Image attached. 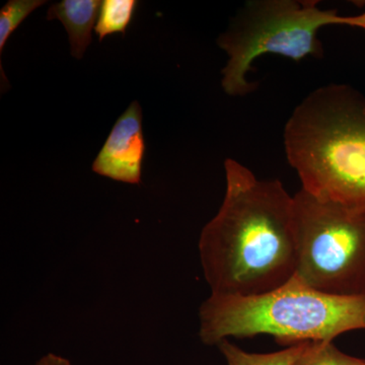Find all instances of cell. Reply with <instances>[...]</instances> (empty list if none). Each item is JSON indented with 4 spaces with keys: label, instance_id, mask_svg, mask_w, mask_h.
<instances>
[{
    "label": "cell",
    "instance_id": "6da1fadb",
    "mask_svg": "<svg viewBox=\"0 0 365 365\" xmlns=\"http://www.w3.org/2000/svg\"><path fill=\"white\" fill-rule=\"evenodd\" d=\"M225 169L222 206L199 237L204 277L211 294H267L297 273L294 196L232 158Z\"/></svg>",
    "mask_w": 365,
    "mask_h": 365
},
{
    "label": "cell",
    "instance_id": "7a4b0ae2",
    "mask_svg": "<svg viewBox=\"0 0 365 365\" xmlns=\"http://www.w3.org/2000/svg\"><path fill=\"white\" fill-rule=\"evenodd\" d=\"M302 189L319 200L365 207V95L319 86L297 105L283 132Z\"/></svg>",
    "mask_w": 365,
    "mask_h": 365
},
{
    "label": "cell",
    "instance_id": "3957f363",
    "mask_svg": "<svg viewBox=\"0 0 365 365\" xmlns=\"http://www.w3.org/2000/svg\"><path fill=\"white\" fill-rule=\"evenodd\" d=\"M357 330H365V294H324L297 276L256 297L211 294L199 307V338L208 346L263 334L294 345Z\"/></svg>",
    "mask_w": 365,
    "mask_h": 365
},
{
    "label": "cell",
    "instance_id": "277c9868",
    "mask_svg": "<svg viewBox=\"0 0 365 365\" xmlns=\"http://www.w3.org/2000/svg\"><path fill=\"white\" fill-rule=\"evenodd\" d=\"M344 21L345 16L319 9L314 0H249L217 40L228 56L222 71L223 90L232 97L256 90L247 74L262 55H279L295 62L309 56L322 58L319 31L326 26H344Z\"/></svg>",
    "mask_w": 365,
    "mask_h": 365
},
{
    "label": "cell",
    "instance_id": "5b68a950",
    "mask_svg": "<svg viewBox=\"0 0 365 365\" xmlns=\"http://www.w3.org/2000/svg\"><path fill=\"white\" fill-rule=\"evenodd\" d=\"M297 265L307 287L339 297L365 294V207L294 195Z\"/></svg>",
    "mask_w": 365,
    "mask_h": 365
},
{
    "label": "cell",
    "instance_id": "8992f818",
    "mask_svg": "<svg viewBox=\"0 0 365 365\" xmlns=\"http://www.w3.org/2000/svg\"><path fill=\"white\" fill-rule=\"evenodd\" d=\"M144 153L143 111L134 101L118 118L93 163V170L115 181L139 185Z\"/></svg>",
    "mask_w": 365,
    "mask_h": 365
},
{
    "label": "cell",
    "instance_id": "52a82bcc",
    "mask_svg": "<svg viewBox=\"0 0 365 365\" xmlns=\"http://www.w3.org/2000/svg\"><path fill=\"white\" fill-rule=\"evenodd\" d=\"M100 0H62L47 11V20H58L68 34L71 53L83 58L91 43V31L100 14Z\"/></svg>",
    "mask_w": 365,
    "mask_h": 365
},
{
    "label": "cell",
    "instance_id": "ba28073f",
    "mask_svg": "<svg viewBox=\"0 0 365 365\" xmlns=\"http://www.w3.org/2000/svg\"><path fill=\"white\" fill-rule=\"evenodd\" d=\"M307 343L290 345L285 349L272 353L247 352L230 340H223L217 347L227 360V365H292L304 351Z\"/></svg>",
    "mask_w": 365,
    "mask_h": 365
},
{
    "label": "cell",
    "instance_id": "9c48e42d",
    "mask_svg": "<svg viewBox=\"0 0 365 365\" xmlns=\"http://www.w3.org/2000/svg\"><path fill=\"white\" fill-rule=\"evenodd\" d=\"M138 1L136 0H104L102 1L96 33L102 42L107 36L114 33H126L130 25Z\"/></svg>",
    "mask_w": 365,
    "mask_h": 365
},
{
    "label": "cell",
    "instance_id": "30bf717a",
    "mask_svg": "<svg viewBox=\"0 0 365 365\" xmlns=\"http://www.w3.org/2000/svg\"><path fill=\"white\" fill-rule=\"evenodd\" d=\"M292 365H365V360L341 351L333 341H309Z\"/></svg>",
    "mask_w": 365,
    "mask_h": 365
},
{
    "label": "cell",
    "instance_id": "8fae6325",
    "mask_svg": "<svg viewBox=\"0 0 365 365\" xmlns=\"http://www.w3.org/2000/svg\"><path fill=\"white\" fill-rule=\"evenodd\" d=\"M44 0H9L0 11V55L7 40L19 26L35 9L45 4Z\"/></svg>",
    "mask_w": 365,
    "mask_h": 365
},
{
    "label": "cell",
    "instance_id": "7c38bea8",
    "mask_svg": "<svg viewBox=\"0 0 365 365\" xmlns=\"http://www.w3.org/2000/svg\"><path fill=\"white\" fill-rule=\"evenodd\" d=\"M34 365H72L71 362L66 357L54 354V353H48L42 359L38 360Z\"/></svg>",
    "mask_w": 365,
    "mask_h": 365
},
{
    "label": "cell",
    "instance_id": "4fadbf2b",
    "mask_svg": "<svg viewBox=\"0 0 365 365\" xmlns=\"http://www.w3.org/2000/svg\"><path fill=\"white\" fill-rule=\"evenodd\" d=\"M344 26L359 28L365 31V11L357 16H345Z\"/></svg>",
    "mask_w": 365,
    "mask_h": 365
}]
</instances>
